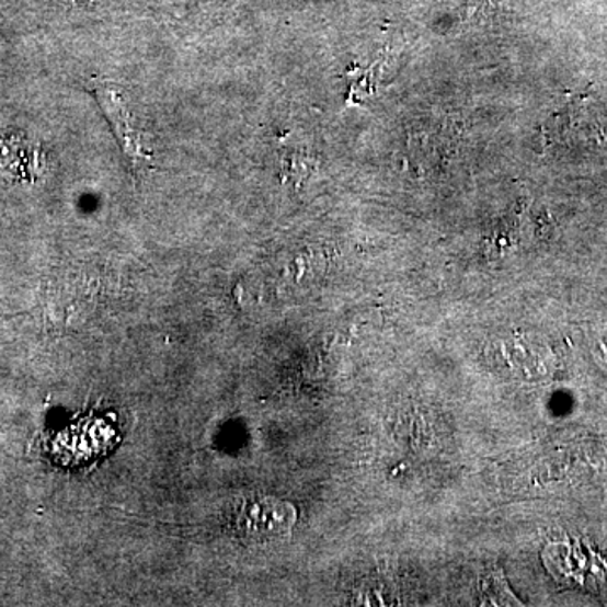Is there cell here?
I'll return each mask as SVG.
<instances>
[{
  "label": "cell",
  "instance_id": "1",
  "mask_svg": "<svg viewBox=\"0 0 607 607\" xmlns=\"http://www.w3.org/2000/svg\"><path fill=\"white\" fill-rule=\"evenodd\" d=\"M296 509L293 505L278 502L275 497H250L238 506V531L252 541H274L289 535L296 524Z\"/></svg>",
  "mask_w": 607,
  "mask_h": 607
},
{
  "label": "cell",
  "instance_id": "2",
  "mask_svg": "<svg viewBox=\"0 0 607 607\" xmlns=\"http://www.w3.org/2000/svg\"><path fill=\"white\" fill-rule=\"evenodd\" d=\"M95 93L106 118H108L115 134H117L118 142H121L122 150H124L128 161L133 162L136 169L149 165V150L146 149L142 140L137 136L136 128L130 125V115L125 108L124 100L112 87H106V84H99Z\"/></svg>",
  "mask_w": 607,
  "mask_h": 607
}]
</instances>
